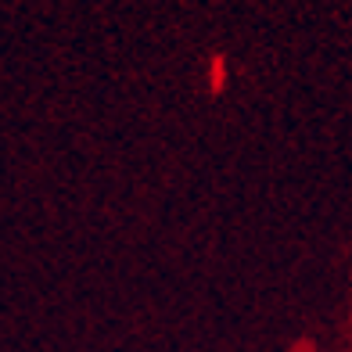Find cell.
I'll list each match as a JSON object with an SVG mask.
<instances>
[{"mask_svg":"<svg viewBox=\"0 0 352 352\" xmlns=\"http://www.w3.org/2000/svg\"><path fill=\"white\" fill-rule=\"evenodd\" d=\"M209 79H212V87H216V90L223 87V58H216V61H212V72H209Z\"/></svg>","mask_w":352,"mask_h":352,"instance_id":"obj_1","label":"cell"}]
</instances>
